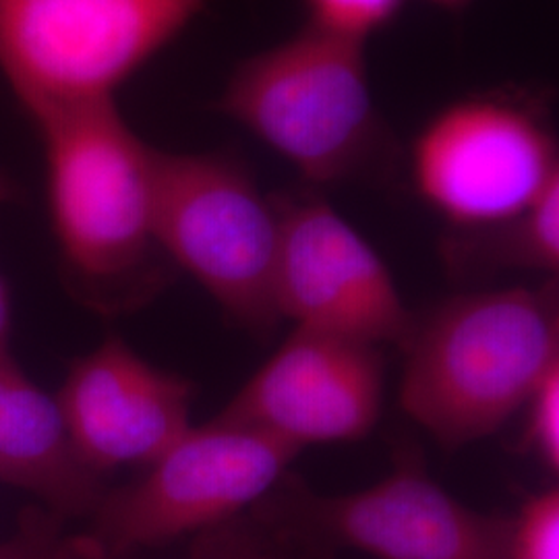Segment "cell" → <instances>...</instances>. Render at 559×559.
Returning a JSON list of instances; mask_svg holds the SVG:
<instances>
[{
	"label": "cell",
	"instance_id": "cell-6",
	"mask_svg": "<svg viewBox=\"0 0 559 559\" xmlns=\"http://www.w3.org/2000/svg\"><path fill=\"white\" fill-rule=\"evenodd\" d=\"M297 450L226 417L191 427L143 477L98 503L94 558H120L216 526L265 498Z\"/></svg>",
	"mask_w": 559,
	"mask_h": 559
},
{
	"label": "cell",
	"instance_id": "cell-2",
	"mask_svg": "<svg viewBox=\"0 0 559 559\" xmlns=\"http://www.w3.org/2000/svg\"><path fill=\"white\" fill-rule=\"evenodd\" d=\"M400 408L443 448L493 436L559 367L556 286L471 293L415 323Z\"/></svg>",
	"mask_w": 559,
	"mask_h": 559
},
{
	"label": "cell",
	"instance_id": "cell-15",
	"mask_svg": "<svg viewBox=\"0 0 559 559\" xmlns=\"http://www.w3.org/2000/svg\"><path fill=\"white\" fill-rule=\"evenodd\" d=\"M508 559H559V489L549 487L508 519Z\"/></svg>",
	"mask_w": 559,
	"mask_h": 559
},
{
	"label": "cell",
	"instance_id": "cell-8",
	"mask_svg": "<svg viewBox=\"0 0 559 559\" xmlns=\"http://www.w3.org/2000/svg\"><path fill=\"white\" fill-rule=\"evenodd\" d=\"M274 305L295 328L404 348L417 318L373 245L318 195L276 200Z\"/></svg>",
	"mask_w": 559,
	"mask_h": 559
},
{
	"label": "cell",
	"instance_id": "cell-17",
	"mask_svg": "<svg viewBox=\"0 0 559 559\" xmlns=\"http://www.w3.org/2000/svg\"><path fill=\"white\" fill-rule=\"evenodd\" d=\"M92 558L85 540L62 543L57 528L48 520L34 519L13 539L0 543V559H71Z\"/></svg>",
	"mask_w": 559,
	"mask_h": 559
},
{
	"label": "cell",
	"instance_id": "cell-10",
	"mask_svg": "<svg viewBox=\"0 0 559 559\" xmlns=\"http://www.w3.org/2000/svg\"><path fill=\"white\" fill-rule=\"evenodd\" d=\"M193 383L108 336L75 360L60 385V413L83 462L98 475L147 468L193 427Z\"/></svg>",
	"mask_w": 559,
	"mask_h": 559
},
{
	"label": "cell",
	"instance_id": "cell-14",
	"mask_svg": "<svg viewBox=\"0 0 559 559\" xmlns=\"http://www.w3.org/2000/svg\"><path fill=\"white\" fill-rule=\"evenodd\" d=\"M406 0H305L309 25L340 40H367L399 17Z\"/></svg>",
	"mask_w": 559,
	"mask_h": 559
},
{
	"label": "cell",
	"instance_id": "cell-4",
	"mask_svg": "<svg viewBox=\"0 0 559 559\" xmlns=\"http://www.w3.org/2000/svg\"><path fill=\"white\" fill-rule=\"evenodd\" d=\"M210 0H0V75L29 119L115 100Z\"/></svg>",
	"mask_w": 559,
	"mask_h": 559
},
{
	"label": "cell",
	"instance_id": "cell-20",
	"mask_svg": "<svg viewBox=\"0 0 559 559\" xmlns=\"http://www.w3.org/2000/svg\"><path fill=\"white\" fill-rule=\"evenodd\" d=\"M436 7H440L443 11H450V13H459L462 9H466L473 0H427Z\"/></svg>",
	"mask_w": 559,
	"mask_h": 559
},
{
	"label": "cell",
	"instance_id": "cell-12",
	"mask_svg": "<svg viewBox=\"0 0 559 559\" xmlns=\"http://www.w3.org/2000/svg\"><path fill=\"white\" fill-rule=\"evenodd\" d=\"M104 477L73 445L57 396L0 353V483L34 493L55 512L96 510Z\"/></svg>",
	"mask_w": 559,
	"mask_h": 559
},
{
	"label": "cell",
	"instance_id": "cell-7",
	"mask_svg": "<svg viewBox=\"0 0 559 559\" xmlns=\"http://www.w3.org/2000/svg\"><path fill=\"white\" fill-rule=\"evenodd\" d=\"M411 166L417 193L456 233L516 218L559 180L545 119L501 94L445 106L417 135Z\"/></svg>",
	"mask_w": 559,
	"mask_h": 559
},
{
	"label": "cell",
	"instance_id": "cell-11",
	"mask_svg": "<svg viewBox=\"0 0 559 559\" xmlns=\"http://www.w3.org/2000/svg\"><path fill=\"white\" fill-rule=\"evenodd\" d=\"M307 503L321 533L371 558L508 559V519L456 500L417 459L365 489Z\"/></svg>",
	"mask_w": 559,
	"mask_h": 559
},
{
	"label": "cell",
	"instance_id": "cell-19",
	"mask_svg": "<svg viewBox=\"0 0 559 559\" xmlns=\"http://www.w3.org/2000/svg\"><path fill=\"white\" fill-rule=\"evenodd\" d=\"M20 200V185L0 170V203Z\"/></svg>",
	"mask_w": 559,
	"mask_h": 559
},
{
	"label": "cell",
	"instance_id": "cell-16",
	"mask_svg": "<svg viewBox=\"0 0 559 559\" xmlns=\"http://www.w3.org/2000/svg\"><path fill=\"white\" fill-rule=\"evenodd\" d=\"M524 443L540 464L559 471V367L549 371L524 408Z\"/></svg>",
	"mask_w": 559,
	"mask_h": 559
},
{
	"label": "cell",
	"instance_id": "cell-9",
	"mask_svg": "<svg viewBox=\"0 0 559 559\" xmlns=\"http://www.w3.org/2000/svg\"><path fill=\"white\" fill-rule=\"evenodd\" d=\"M381 348L295 328L222 417L302 452L367 438L381 417Z\"/></svg>",
	"mask_w": 559,
	"mask_h": 559
},
{
	"label": "cell",
	"instance_id": "cell-5",
	"mask_svg": "<svg viewBox=\"0 0 559 559\" xmlns=\"http://www.w3.org/2000/svg\"><path fill=\"white\" fill-rule=\"evenodd\" d=\"M156 239L170 265L187 272L226 316L270 330L280 214L249 168L222 152L154 150Z\"/></svg>",
	"mask_w": 559,
	"mask_h": 559
},
{
	"label": "cell",
	"instance_id": "cell-13",
	"mask_svg": "<svg viewBox=\"0 0 559 559\" xmlns=\"http://www.w3.org/2000/svg\"><path fill=\"white\" fill-rule=\"evenodd\" d=\"M450 255L493 267L558 274L559 180L516 218L491 228L459 233Z\"/></svg>",
	"mask_w": 559,
	"mask_h": 559
},
{
	"label": "cell",
	"instance_id": "cell-1",
	"mask_svg": "<svg viewBox=\"0 0 559 559\" xmlns=\"http://www.w3.org/2000/svg\"><path fill=\"white\" fill-rule=\"evenodd\" d=\"M32 122L69 290L104 316L152 299L170 265L156 239V147L131 129L117 100L60 108Z\"/></svg>",
	"mask_w": 559,
	"mask_h": 559
},
{
	"label": "cell",
	"instance_id": "cell-18",
	"mask_svg": "<svg viewBox=\"0 0 559 559\" xmlns=\"http://www.w3.org/2000/svg\"><path fill=\"white\" fill-rule=\"evenodd\" d=\"M9 336H11V293L7 280L0 274V353L9 350Z\"/></svg>",
	"mask_w": 559,
	"mask_h": 559
},
{
	"label": "cell",
	"instance_id": "cell-3",
	"mask_svg": "<svg viewBox=\"0 0 559 559\" xmlns=\"http://www.w3.org/2000/svg\"><path fill=\"white\" fill-rule=\"evenodd\" d=\"M216 110L318 187L359 177L390 147L365 46L309 23L288 40L242 60Z\"/></svg>",
	"mask_w": 559,
	"mask_h": 559
}]
</instances>
